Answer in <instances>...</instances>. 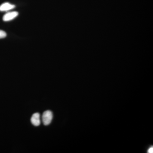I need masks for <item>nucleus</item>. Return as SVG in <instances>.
<instances>
[{
	"mask_svg": "<svg viewBox=\"0 0 153 153\" xmlns=\"http://www.w3.org/2000/svg\"><path fill=\"white\" fill-rule=\"evenodd\" d=\"M19 15V13L16 11L9 12L4 15L3 20L4 22H9L16 18Z\"/></svg>",
	"mask_w": 153,
	"mask_h": 153,
	"instance_id": "2",
	"label": "nucleus"
},
{
	"mask_svg": "<svg viewBox=\"0 0 153 153\" xmlns=\"http://www.w3.org/2000/svg\"><path fill=\"white\" fill-rule=\"evenodd\" d=\"M53 118V114L51 111L47 110L43 113L42 121L44 125H49L51 123Z\"/></svg>",
	"mask_w": 153,
	"mask_h": 153,
	"instance_id": "1",
	"label": "nucleus"
},
{
	"mask_svg": "<svg viewBox=\"0 0 153 153\" xmlns=\"http://www.w3.org/2000/svg\"><path fill=\"white\" fill-rule=\"evenodd\" d=\"M15 7V6L13 4H12L9 3H4L0 6V11H9L14 9Z\"/></svg>",
	"mask_w": 153,
	"mask_h": 153,
	"instance_id": "4",
	"label": "nucleus"
},
{
	"mask_svg": "<svg viewBox=\"0 0 153 153\" xmlns=\"http://www.w3.org/2000/svg\"><path fill=\"white\" fill-rule=\"evenodd\" d=\"M31 122L33 125L38 126L41 124L40 114L38 113L34 114L31 118Z\"/></svg>",
	"mask_w": 153,
	"mask_h": 153,
	"instance_id": "3",
	"label": "nucleus"
},
{
	"mask_svg": "<svg viewBox=\"0 0 153 153\" xmlns=\"http://www.w3.org/2000/svg\"><path fill=\"white\" fill-rule=\"evenodd\" d=\"M7 36V33L3 30H0V39L5 38Z\"/></svg>",
	"mask_w": 153,
	"mask_h": 153,
	"instance_id": "5",
	"label": "nucleus"
},
{
	"mask_svg": "<svg viewBox=\"0 0 153 153\" xmlns=\"http://www.w3.org/2000/svg\"><path fill=\"white\" fill-rule=\"evenodd\" d=\"M148 153H153V147L152 146L151 147V148H150L148 150Z\"/></svg>",
	"mask_w": 153,
	"mask_h": 153,
	"instance_id": "6",
	"label": "nucleus"
}]
</instances>
